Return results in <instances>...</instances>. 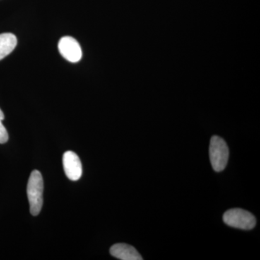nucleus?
Here are the masks:
<instances>
[{"label":"nucleus","mask_w":260,"mask_h":260,"mask_svg":"<svg viewBox=\"0 0 260 260\" xmlns=\"http://www.w3.org/2000/svg\"><path fill=\"white\" fill-rule=\"evenodd\" d=\"M111 255L121 260H143V258L133 246L116 244L110 248Z\"/></svg>","instance_id":"nucleus-6"},{"label":"nucleus","mask_w":260,"mask_h":260,"mask_svg":"<svg viewBox=\"0 0 260 260\" xmlns=\"http://www.w3.org/2000/svg\"><path fill=\"white\" fill-rule=\"evenodd\" d=\"M18 40L14 34L10 32L0 34V60L4 59L14 50Z\"/></svg>","instance_id":"nucleus-7"},{"label":"nucleus","mask_w":260,"mask_h":260,"mask_svg":"<svg viewBox=\"0 0 260 260\" xmlns=\"http://www.w3.org/2000/svg\"><path fill=\"white\" fill-rule=\"evenodd\" d=\"M224 223L229 226L242 230H251L255 227L256 220L253 214L241 208L227 210L223 214Z\"/></svg>","instance_id":"nucleus-3"},{"label":"nucleus","mask_w":260,"mask_h":260,"mask_svg":"<svg viewBox=\"0 0 260 260\" xmlns=\"http://www.w3.org/2000/svg\"><path fill=\"white\" fill-rule=\"evenodd\" d=\"M5 119V115L3 111L0 109V144L7 143L8 140V133L6 128L3 125V120Z\"/></svg>","instance_id":"nucleus-8"},{"label":"nucleus","mask_w":260,"mask_h":260,"mask_svg":"<svg viewBox=\"0 0 260 260\" xmlns=\"http://www.w3.org/2000/svg\"><path fill=\"white\" fill-rule=\"evenodd\" d=\"M61 55L70 62L75 63L81 59L82 49L79 43L70 37L61 38L58 44Z\"/></svg>","instance_id":"nucleus-4"},{"label":"nucleus","mask_w":260,"mask_h":260,"mask_svg":"<svg viewBox=\"0 0 260 260\" xmlns=\"http://www.w3.org/2000/svg\"><path fill=\"white\" fill-rule=\"evenodd\" d=\"M43 191L44 180L42 174L37 170L32 171L29 177L27 186L30 212L34 216H37L41 212L43 205Z\"/></svg>","instance_id":"nucleus-1"},{"label":"nucleus","mask_w":260,"mask_h":260,"mask_svg":"<svg viewBox=\"0 0 260 260\" xmlns=\"http://www.w3.org/2000/svg\"><path fill=\"white\" fill-rule=\"evenodd\" d=\"M209 155L213 170L223 172L226 167L229 158V149L223 138L213 136L210 140Z\"/></svg>","instance_id":"nucleus-2"},{"label":"nucleus","mask_w":260,"mask_h":260,"mask_svg":"<svg viewBox=\"0 0 260 260\" xmlns=\"http://www.w3.org/2000/svg\"><path fill=\"white\" fill-rule=\"evenodd\" d=\"M63 167L65 174L71 181L79 180L83 174V167L80 158L73 151L65 152L63 155Z\"/></svg>","instance_id":"nucleus-5"}]
</instances>
